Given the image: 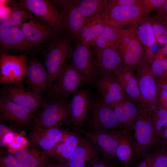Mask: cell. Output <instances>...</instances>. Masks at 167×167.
Segmentation results:
<instances>
[{"label":"cell","instance_id":"6da1fadb","mask_svg":"<svg viewBox=\"0 0 167 167\" xmlns=\"http://www.w3.org/2000/svg\"><path fill=\"white\" fill-rule=\"evenodd\" d=\"M135 132L132 137V148L135 161L142 160L152 148L161 145V139L155 129L151 115L141 109L134 124Z\"/></svg>","mask_w":167,"mask_h":167},{"label":"cell","instance_id":"7a4b0ae2","mask_svg":"<svg viewBox=\"0 0 167 167\" xmlns=\"http://www.w3.org/2000/svg\"><path fill=\"white\" fill-rule=\"evenodd\" d=\"M67 100L51 96L44 97L42 109L34 116L36 128H49L63 125L71 126L72 124Z\"/></svg>","mask_w":167,"mask_h":167},{"label":"cell","instance_id":"3957f363","mask_svg":"<svg viewBox=\"0 0 167 167\" xmlns=\"http://www.w3.org/2000/svg\"><path fill=\"white\" fill-rule=\"evenodd\" d=\"M72 40L58 32L51 40L49 46L45 50L44 54V63L51 85L55 81L74 47Z\"/></svg>","mask_w":167,"mask_h":167},{"label":"cell","instance_id":"277c9868","mask_svg":"<svg viewBox=\"0 0 167 167\" xmlns=\"http://www.w3.org/2000/svg\"><path fill=\"white\" fill-rule=\"evenodd\" d=\"M136 76L140 95V108L147 111L152 115L157 106L159 87L152 74L150 64L144 52L142 59L137 68Z\"/></svg>","mask_w":167,"mask_h":167},{"label":"cell","instance_id":"5b68a950","mask_svg":"<svg viewBox=\"0 0 167 167\" xmlns=\"http://www.w3.org/2000/svg\"><path fill=\"white\" fill-rule=\"evenodd\" d=\"M51 1L60 11V32L75 40L86 19L77 6L75 0Z\"/></svg>","mask_w":167,"mask_h":167},{"label":"cell","instance_id":"8992f818","mask_svg":"<svg viewBox=\"0 0 167 167\" xmlns=\"http://www.w3.org/2000/svg\"><path fill=\"white\" fill-rule=\"evenodd\" d=\"M85 83L86 82L81 74L66 62L48 89L47 95L67 100L70 94Z\"/></svg>","mask_w":167,"mask_h":167},{"label":"cell","instance_id":"52a82bcc","mask_svg":"<svg viewBox=\"0 0 167 167\" xmlns=\"http://www.w3.org/2000/svg\"><path fill=\"white\" fill-rule=\"evenodd\" d=\"M136 24L129 29H119L118 33L119 46L118 50L123 65L133 71L137 69L143 54V50L136 34Z\"/></svg>","mask_w":167,"mask_h":167},{"label":"cell","instance_id":"ba28073f","mask_svg":"<svg viewBox=\"0 0 167 167\" xmlns=\"http://www.w3.org/2000/svg\"><path fill=\"white\" fill-rule=\"evenodd\" d=\"M76 41L68 57L70 63L81 74L86 83H94L97 74L94 53L91 46Z\"/></svg>","mask_w":167,"mask_h":167},{"label":"cell","instance_id":"9c48e42d","mask_svg":"<svg viewBox=\"0 0 167 167\" xmlns=\"http://www.w3.org/2000/svg\"><path fill=\"white\" fill-rule=\"evenodd\" d=\"M19 28L32 48L43 43L50 42L59 32L31 13Z\"/></svg>","mask_w":167,"mask_h":167},{"label":"cell","instance_id":"30bf717a","mask_svg":"<svg viewBox=\"0 0 167 167\" xmlns=\"http://www.w3.org/2000/svg\"><path fill=\"white\" fill-rule=\"evenodd\" d=\"M122 128L98 133L88 131L81 127H73L74 131L85 135L94 143L102 156L114 165L117 160L116 152Z\"/></svg>","mask_w":167,"mask_h":167},{"label":"cell","instance_id":"8fae6325","mask_svg":"<svg viewBox=\"0 0 167 167\" xmlns=\"http://www.w3.org/2000/svg\"><path fill=\"white\" fill-rule=\"evenodd\" d=\"M28 66L27 55L2 54L0 58V84L22 83L25 78Z\"/></svg>","mask_w":167,"mask_h":167},{"label":"cell","instance_id":"7c38bea8","mask_svg":"<svg viewBox=\"0 0 167 167\" xmlns=\"http://www.w3.org/2000/svg\"><path fill=\"white\" fill-rule=\"evenodd\" d=\"M92 113L88 125L91 132L105 133L123 128L118 121L113 110L110 106L104 104L100 99L92 105Z\"/></svg>","mask_w":167,"mask_h":167},{"label":"cell","instance_id":"4fadbf2b","mask_svg":"<svg viewBox=\"0 0 167 167\" xmlns=\"http://www.w3.org/2000/svg\"><path fill=\"white\" fill-rule=\"evenodd\" d=\"M0 97L27 107L33 112L42 106L44 97L26 88L22 83L7 84L1 91Z\"/></svg>","mask_w":167,"mask_h":167},{"label":"cell","instance_id":"5bb4252c","mask_svg":"<svg viewBox=\"0 0 167 167\" xmlns=\"http://www.w3.org/2000/svg\"><path fill=\"white\" fill-rule=\"evenodd\" d=\"M19 3L33 15L60 32V12L51 1L22 0Z\"/></svg>","mask_w":167,"mask_h":167},{"label":"cell","instance_id":"9a60e30c","mask_svg":"<svg viewBox=\"0 0 167 167\" xmlns=\"http://www.w3.org/2000/svg\"><path fill=\"white\" fill-rule=\"evenodd\" d=\"M0 119L24 126L34 124L33 111L7 99L0 98Z\"/></svg>","mask_w":167,"mask_h":167},{"label":"cell","instance_id":"2e32d148","mask_svg":"<svg viewBox=\"0 0 167 167\" xmlns=\"http://www.w3.org/2000/svg\"><path fill=\"white\" fill-rule=\"evenodd\" d=\"M105 14L107 24L118 29L136 24L142 15L139 6L135 5L122 7L108 5Z\"/></svg>","mask_w":167,"mask_h":167},{"label":"cell","instance_id":"e0dca14e","mask_svg":"<svg viewBox=\"0 0 167 167\" xmlns=\"http://www.w3.org/2000/svg\"><path fill=\"white\" fill-rule=\"evenodd\" d=\"M1 54L8 50L28 51L32 49L19 28L0 24Z\"/></svg>","mask_w":167,"mask_h":167},{"label":"cell","instance_id":"ac0fdd59","mask_svg":"<svg viewBox=\"0 0 167 167\" xmlns=\"http://www.w3.org/2000/svg\"><path fill=\"white\" fill-rule=\"evenodd\" d=\"M25 82L27 88L34 93L41 96L51 85L49 75L42 64L36 59L31 60L27 67Z\"/></svg>","mask_w":167,"mask_h":167},{"label":"cell","instance_id":"d6986e66","mask_svg":"<svg viewBox=\"0 0 167 167\" xmlns=\"http://www.w3.org/2000/svg\"><path fill=\"white\" fill-rule=\"evenodd\" d=\"M96 83L97 89L101 95L100 99L106 105L111 106L127 97L113 74L101 76Z\"/></svg>","mask_w":167,"mask_h":167},{"label":"cell","instance_id":"ffe728a7","mask_svg":"<svg viewBox=\"0 0 167 167\" xmlns=\"http://www.w3.org/2000/svg\"><path fill=\"white\" fill-rule=\"evenodd\" d=\"M72 94V98L68 102V107L73 127H81L87 120L90 111L89 96L84 89L77 90Z\"/></svg>","mask_w":167,"mask_h":167},{"label":"cell","instance_id":"44dd1931","mask_svg":"<svg viewBox=\"0 0 167 167\" xmlns=\"http://www.w3.org/2000/svg\"><path fill=\"white\" fill-rule=\"evenodd\" d=\"M97 74L101 76L113 74L123 65L121 57L117 50L111 48L93 47Z\"/></svg>","mask_w":167,"mask_h":167},{"label":"cell","instance_id":"7402d4cb","mask_svg":"<svg viewBox=\"0 0 167 167\" xmlns=\"http://www.w3.org/2000/svg\"><path fill=\"white\" fill-rule=\"evenodd\" d=\"M69 131L60 126L47 128L46 129L37 128L32 133V138L40 147L50 152L62 141Z\"/></svg>","mask_w":167,"mask_h":167},{"label":"cell","instance_id":"603a6c76","mask_svg":"<svg viewBox=\"0 0 167 167\" xmlns=\"http://www.w3.org/2000/svg\"><path fill=\"white\" fill-rule=\"evenodd\" d=\"M131 99L127 97L110 107L122 126L134 131L135 123L141 109Z\"/></svg>","mask_w":167,"mask_h":167},{"label":"cell","instance_id":"cb8c5ba5","mask_svg":"<svg viewBox=\"0 0 167 167\" xmlns=\"http://www.w3.org/2000/svg\"><path fill=\"white\" fill-rule=\"evenodd\" d=\"M107 24V18L105 13L87 18L75 40L92 46Z\"/></svg>","mask_w":167,"mask_h":167},{"label":"cell","instance_id":"d4e9b609","mask_svg":"<svg viewBox=\"0 0 167 167\" xmlns=\"http://www.w3.org/2000/svg\"><path fill=\"white\" fill-rule=\"evenodd\" d=\"M113 75L120 83L127 96L134 100L140 108V93L134 71L122 65L116 69Z\"/></svg>","mask_w":167,"mask_h":167},{"label":"cell","instance_id":"484cf974","mask_svg":"<svg viewBox=\"0 0 167 167\" xmlns=\"http://www.w3.org/2000/svg\"><path fill=\"white\" fill-rule=\"evenodd\" d=\"M78 132H69L50 153L59 163H67L83 139Z\"/></svg>","mask_w":167,"mask_h":167},{"label":"cell","instance_id":"4316f807","mask_svg":"<svg viewBox=\"0 0 167 167\" xmlns=\"http://www.w3.org/2000/svg\"><path fill=\"white\" fill-rule=\"evenodd\" d=\"M100 154L97 147L86 137L83 138L67 163L69 167H86L87 161L89 162Z\"/></svg>","mask_w":167,"mask_h":167},{"label":"cell","instance_id":"83f0119b","mask_svg":"<svg viewBox=\"0 0 167 167\" xmlns=\"http://www.w3.org/2000/svg\"><path fill=\"white\" fill-rule=\"evenodd\" d=\"M13 155L27 167H45L50 163L44 153L33 148L16 150Z\"/></svg>","mask_w":167,"mask_h":167},{"label":"cell","instance_id":"f1b7e54d","mask_svg":"<svg viewBox=\"0 0 167 167\" xmlns=\"http://www.w3.org/2000/svg\"><path fill=\"white\" fill-rule=\"evenodd\" d=\"M136 33L144 48L152 47L156 42L151 19L148 15H141L136 24Z\"/></svg>","mask_w":167,"mask_h":167},{"label":"cell","instance_id":"f546056e","mask_svg":"<svg viewBox=\"0 0 167 167\" xmlns=\"http://www.w3.org/2000/svg\"><path fill=\"white\" fill-rule=\"evenodd\" d=\"M128 130L122 128L116 154L117 160L124 165L135 161L132 145V137Z\"/></svg>","mask_w":167,"mask_h":167},{"label":"cell","instance_id":"4dcf8cb0","mask_svg":"<svg viewBox=\"0 0 167 167\" xmlns=\"http://www.w3.org/2000/svg\"><path fill=\"white\" fill-rule=\"evenodd\" d=\"M119 29L107 24L92 46L98 48H111L118 50L119 46L118 35Z\"/></svg>","mask_w":167,"mask_h":167},{"label":"cell","instance_id":"1f68e13d","mask_svg":"<svg viewBox=\"0 0 167 167\" xmlns=\"http://www.w3.org/2000/svg\"><path fill=\"white\" fill-rule=\"evenodd\" d=\"M109 0H76L75 3L86 19L89 17L104 14Z\"/></svg>","mask_w":167,"mask_h":167},{"label":"cell","instance_id":"d6a6232c","mask_svg":"<svg viewBox=\"0 0 167 167\" xmlns=\"http://www.w3.org/2000/svg\"><path fill=\"white\" fill-rule=\"evenodd\" d=\"M12 6L7 16L0 18V23L19 28L30 12L19 3Z\"/></svg>","mask_w":167,"mask_h":167},{"label":"cell","instance_id":"836d02e7","mask_svg":"<svg viewBox=\"0 0 167 167\" xmlns=\"http://www.w3.org/2000/svg\"><path fill=\"white\" fill-rule=\"evenodd\" d=\"M150 67L156 82L167 80V58L163 53L162 48L155 54Z\"/></svg>","mask_w":167,"mask_h":167},{"label":"cell","instance_id":"e575fe53","mask_svg":"<svg viewBox=\"0 0 167 167\" xmlns=\"http://www.w3.org/2000/svg\"><path fill=\"white\" fill-rule=\"evenodd\" d=\"M151 116L156 132L161 139L164 130L167 126V109L157 105Z\"/></svg>","mask_w":167,"mask_h":167},{"label":"cell","instance_id":"d590c367","mask_svg":"<svg viewBox=\"0 0 167 167\" xmlns=\"http://www.w3.org/2000/svg\"><path fill=\"white\" fill-rule=\"evenodd\" d=\"M151 20L156 42L165 45L167 44V29L162 20L154 17Z\"/></svg>","mask_w":167,"mask_h":167},{"label":"cell","instance_id":"8d00e7d4","mask_svg":"<svg viewBox=\"0 0 167 167\" xmlns=\"http://www.w3.org/2000/svg\"><path fill=\"white\" fill-rule=\"evenodd\" d=\"M166 0H139L138 6L142 14L150 12L162 6Z\"/></svg>","mask_w":167,"mask_h":167},{"label":"cell","instance_id":"74e56055","mask_svg":"<svg viewBox=\"0 0 167 167\" xmlns=\"http://www.w3.org/2000/svg\"><path fill=\"white\" fill-rule=\"evenodd\" d=\"M155 148L152 167H167V150L161 147Z\"/></svg>","mask_w":167,"mask_h":167},{"label":"cell","instance_id":"f35d334b","mask_svg":"<svg viewBox=\"0 0 167 167\" xmlns=\"http://www.w3.org/2000/svg\"><path fill=\"white\" fill-rule=\"evenodd\" d=\"M0 167H27L13 155H8L0 158Z\"/></svg>","mask_w":167,"mask_h":167},{"label":"cell","instance_id":"ab89813d","mask_svg":"<svg viewBox=\"0 0 167 167\" xmlns=\"http://www.w3.org/2000/svg\"><path fill=\"white\" fill-rule=\"evenodd\" d=\"M87 167H116L115 165L105 159L102 156L94 157L88 162Z\"/></svg>","mask_w":167,"mask_h":167},{"label":"cell","instance_id":"60d3db41","mask_svg":"<svg viewBox=\"0 0 167 167\" xmlns=\"http://www.w3.org/2000/svg\"><path fill=\"white\" fill-rule=\"evenodd\" d=\"M139 5V0H109L108 5L110 6H128Z\"/></svg>","mask_w":167,"mask_h":167},{"label":"cell","instance_id":"b9f144b4","mask_svg":"<svg viewBox=\"0 0 167 167\" xmlns=\"http://www.w3.org/2000/svg\"><path fill=\"white\" fill-rule=\"evenodd\" d=\"M157 101V105L167 109V92L159 87Z\"/></svg>","mask_w":167,"mask_h":167},{"label":"cell","instance_id":"7bdbcfd3","mask_svg":"<svg viewBox=\"0 0 167 167\" xmlns=\"http://www.w3.org/2000/svg\"><path fill=\"white\" fill-rule=\"evenodd\" d=\"M152 153H148L135 167H152Z\"/></svg>","mask_w":167,"mask_h":167},{"label":"cell","instance_id":"ee69618b","mask_svg":"<svg viewBox=\"0 0 167 167\" xmlns=\"http://www.w3.org/2000/svg\"><path fill=\"white\" fill-rule=\"evenodd\" d=\"M155 17L162 20L167 15V0L161 7L155 10Z\"/></svg>","mask_w":167,"mask_h":167},{"label":"cell","instance_id":"f6af8a7d","mask_svg":"<svg viewBox=\"0 0 167 167\" xmlns=\"http://www.w3.org/2000/svg\"><path fill=\"white\" fill-rule=\"evenodd\" d=\"M7 127L2 124L0 125V144L3 145L6 143V136L11 132Z\"/></svg>","mask_w":167,"mask_h":167},{"label":"cell","instance_id":"bcb514c9","mask_svg":"<svg viewBox=\"0 0 167 167\" xmlns=\"http://www.w3.org/2000/svg\"><path fill=\"white\" fill-rule=\"evenodd\" d=\"M161 147L167 150V126L165 128L161 140Z\"/></svg>","mask_w":167,"mask_h":167},{"label":"cell","instance_id":"7dc6e473","mask_svg":"<svg viewBox=\"0 0 167 167\" xmlns=\"http://www.w3.org/2000/svg\"><path fill=\"white\" fill-rule=\"evenodd\" d=\"M156 82L159 88L167 92V80Z\"/></svg>","mask_w":167,"mask_h":167},{"label":"cell","instance_id":"c3c4849f","mask_svg":"<svg viewBox=\"0 0 167 167\" xmlns=\"http://www.w3.org/2000/svg\"><path fill=\"white\" fill-rule=\"evenodd\" d=\"M45 167H69L67 163H59L58 164L55 163H50Z\"/></svg>","mask_w":167,"mask_h":167},{"label":"cell","instance_id":"681fc988","mask_svg":"<svg viewBox=\"0 0 167 167\" xmlns=\"http://www.w3.org/2000/svg\"><path fill=\"white\" fill-rule=\"evenodd\" d=\"M162 49L163 53L167 58V44L165 45L164 47Z\"/></svg>","mask_w":167,"mask_h":167},{"label":"cell","instance_id":"f907efd6","mask_svg":"<svg viewBox=\"0 0 167 167\" xmlns=\"http://www.w3.org/2000/svg\"><path fill=\"white\" fill-rule=\"evenodd\" d=\"M162 21L167 29V15L162 20Z\"/></svg>","mask_w":167,"mask_h":167},{"label":"cell","instance_id":"816d5d0a","mask_svg":"<svg viewBox=\"0 0 167 167\" xmlns=\"http://www.w3.org/2000/svg\"><path fill=\"white\" fill-rule=\"evenodd\" d=\"M124 167H130L129 165H125Z\"/></svg>","mask_w":167,"mask_h":167}]
</instances>
